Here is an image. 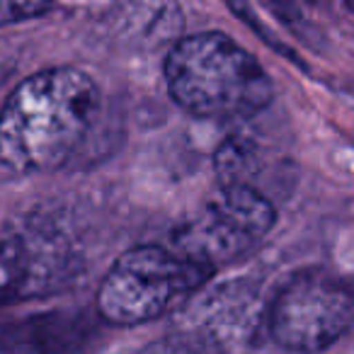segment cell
<instances>
[{
  "instance_id": "1",
  "label": "cell",
  "mask_w": 354,
  "mask_h": 354,
  "mask_svg": "<svg viewBox=\"0 0 354 354\" xmlns=\"http://www.w3.org/2000/svg\"><path fill=\"white\" fill-rule=\"evenodd\" d=\"M100 88L75 66H54L25 78L0 109V165L39 175L66 165L93 129Z\"/></svg>"
},
{
  "instance_id": "2",
  "label": "cell",
  "mask_w": 354,
  "mask_h": 354,
  "mask_svg": "<svg viewBox=\"0 0 354 354\" xmlns=\"http://www.w3.org/2000/svg\"><path fill=\"white\" fill-rule=\"evenodd\" d=\"M167 93L199 119H245L270 107L274 85L262 64L221 32L177 39L165 56Z\"/></svg>"
},
{
  "instance_id": "3",
  "label": "cell",
  "mask_w": 354,
  "mask_h": 354,
  "mask_svg": "<svg viewBox=\"0 0 354 354\" xmlns=\"http://www.w3.org/2000/svg\"><path fill=\"white\" fill-rule=\"evenodd\" d=\"M214 270L175 248L138 245L114 260L95 296L104 323L133 328L187 304Z\"/></svg>"
},
{
  "instance_id": "4",
  "label": "cell",
  "mask_w": 354,
  "mask_h": 354,
  "mask_svg": "<svg viewBox=\"0 0 354 354\" xmlns=\"http://www.w3.org/2000/svg\"><path fill=\"white\" fill-rule=\"evenodd\" d=\"M277 223V209L245 183H226L177 228L170 245L216 272L257 250Z\"/></svg>"
},
{
  "instance_id": "5",
  "label": "cell",
  "mask_w": 354,
  "mask_h": 354,
  "mask_svg": "<svg viewBox=\"0 0 354 354\" xmlns=\"http://www.w3.org/2000/svg\"><path fill=\"white\" fill-rule=\"evenodd\" d=\"M352 318L354 304L347 284L325 270H306L277 291L267 330L281 349L320 352L349 333Z\"/></svg>"
},
{
  "instance_id": "6",
  "label": "cell",
  "mask_w": 354,
  "mask_h": 354,
  "mask_svg": "<svg viewBox=\"0 0 354 354\" xmlns=\"http://www.w3.org/2000/svg\"><path fill=\"white\" fill-rule=\"evenodd\" d=\"M32 281V255L20 238H0V306L25 296Z\"/></svg>"
},
{
  "instance_id": "7",
  "label": "cell",
  "mask_w": 354,
  "mask_h": 354,
  "mask_svg": "<svg viewBox=\"0 0 354 354\" xmlns=\"http://www.w3.org/2000/svg\"><path fill=\"white\" fill-rule=\"evenodd\" d=\"M56 6V0H0V27L20 25L44 17Z\"/></svg>"
}]
</instances>
